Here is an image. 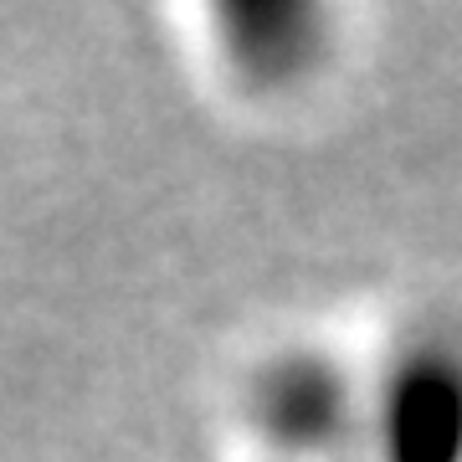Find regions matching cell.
<instances>
[{
    "label": "cell",
    "mask_w": 462,
    "mask_h": 462,
    "mask_svg": "<svg viewBox=\"0 0 462 462\" xmlns=\"http://www.w3.org/2000/svg\"><path fill=\"white\" fill-rule=\"evenodd\" d=\"M385 462H462V345L416 339L385 380L380 401Z\"/></svg>",
    "instance_id": "obj_1"
},
{
    "label": "cell",
    "mask_w": 462,
    "mask_h": 462,
    "mask_svg": "<svg viewBox=\"0 0 462 462\" xmlns=\"http://www.w3.org/2000/svg\"><path fill=\"white\" fill-rule=\"evenodd\" d=\"M257 421L288 452H329L355 421V391L329 360H282L257 385Z\"/></svg>",
    "instance_id": "obj_2"
}]
</instances>
